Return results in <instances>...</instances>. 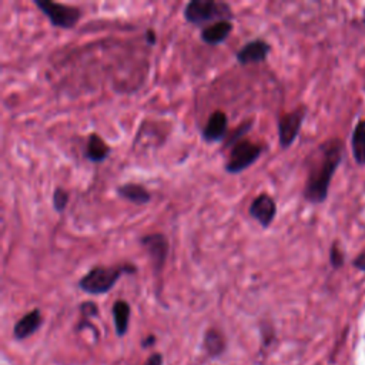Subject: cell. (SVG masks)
<instances>
[{"label":"cell","mask_w":365,"mask_h":365,"mask_svg":"<svg viewBox=\"0 0 365 365\" xmlns=\"http://www.w3.org/2000/svg\"><path fill=\"white\" fill-rule=\"evenodd\" d=\"M342 143L338 138L322 143L309 160L304 198L311 204H321L328 195L331 180L342 158Z\"/></svg>","instance_id":"1"},{"label":"cell","mask_w":365,"mask_h":365,"mask_svg":"<svg viewBox=\"0 0 365 365\" xmlns=\"http://www.w3.org/2000/svg\"><path fill=\"white\" fill-rule=\"evenodd\" d=\"M137 267L125 262L118 265H96L90 268L80 279L78 288L91 295H100L108 292L123 274H135Z\"/></svg>","instance_id":"2"},{"label":"cell","mask_w":365,"mask_h":365,"mask_svg":"<svg viewBox=\"0 0 365 365\" xmlns=\"http://www.w3.org/2000/svg\"><path fill=\"white\" fill-rule=\"evenodd\" d=\"M232 17L234 13L231 6L224 1L191 0L184 9V19L194 26H202L210 21L232 20Z\"/></svg>","instance_id":"3"},{"label":"cell","mask_w":365,"mask_h":365,"mask_svg":"<svg viewBox=\"0 0 365 365\" xmlns=\"http://www.w3.org/2000/svg\"><path fill=\"white\" fill-rule=\"evenodd\" d=\"M262 151H264V147L261 144L252 143L250 140H241L230 151V158L224 165L225 173L228 174L242 173L259 158Z\"/></svg>","instance_id":"4"},{"label":"cell","mask_w":365,"mask_h":365,"mask_svg":"<svg viewBox=\"0 0 365 365\" xmlns=\"http://www.w3.org/2000/svg\"><path fill=\"white\" fill-rule=\"evenodd\" d=\"M34 4L43 11L54 27L73 29L81 17V10L74 6L56 3L51 0H34Z\"/></svg>","instance_id":"5"},{"label":"cell","mask_w":365,"mask_h":365,"mask_svg":"<svg viewBox=\"0 0 365 365\" xmlns=\"http://www.w3.org/2000/svg\"><path fill=\"white\" fill-rule=\"evenodd\" d=\"M307 108L305 107H298L292 110L291 113L282 114L278 120V140L281 148H288L297 138L302 121L305 118Z\"/></svg>","instance_id":"6"},{"label":"cell","mask_w":365,"mask_h":365,"mask_svg":"<svg viewBox=\"0 0 365 365\" xmlns=\"http://www.w3.org/2000/svg\"><path fill=\"white\" fill-rule=\"evenodd\" d=\"M140 244L148 252V257L153 262L154 272H155V275H158L163 271V267H164V262L167 259L168 250H170V244H168L167 237L161 232L147 234V235L141 237Z\"/></svg>","instance_id":"7"},{"label":"cell","mask_w":365,"mask_h":365,"mask_svg":"<svg viewBox=\"0 0 365 365\" xmlns=\"http://www.w3.org/2000/svg\"><path fill=\"white\" fill-rule=\"evenodd\" d=\"M248 214L251 215V218H254L262 228H268L271 225V222L274 221L275 215H277V204L275 200L267 194V192H261L258 194L252 202L250 204L248 208Z\"/></svg>","instance_id":"8"},{"label":"cell","mask_w":365,"mask_h":365,"mask_svg":"<svg viewBox=\"0 0 365 365\" xmlns=\"http://www.w3.org/2000/svg\"><path fill=\"white\" fill-rule=\"evenodd\" d=\"M271 51V46L268 41L262 38H255L245 43L235 54V58L240 64H257L267 60V56Z\"/></svg>","instance_id":"9"},{"label":"cell","mask_w":365,"mask_h":365,"mask_svg":"<svg viewBox=\"0 0 365 365\" xmlns=\"http://www.w3.org/2000/svg\"><path fill=\"white\" fill-rule=\"evenodd\" d=\"M228 117L222 110H215L208 117L207 125L201 131V137L205 143H217L228 135Z\"/></svg>","instance_id":"10"},{"label":"cell","mask_w":365,"mask_h":365,"mask_svg":"<svg viewBox=\"0 0 365 365\" xmlns=\"http://www.w3.org/2000/svg\"><path fill=\"white\" fill-rule=\"evenodd\" d=\"M232 29H234V26H232L231 20L215 21L212 24L205 26L201 30V40L205 44L217 46V44H220V43H222V41H225L228 38V36L231 34Z\"/></svg>","instance_id":"11"},{"label":"cell","mask_w":365,"mask_h":365,"mask_svg":"<svg viewBox=\"0 0 365 365\" xmlns=\"http://www.w3.org/2000/svg\"><path fill=\"white\" fill-rule=\"evenodd\" d=\"M41 322H43L41 312H40V309L36 308V309L30 311L29 314H26L24 317H21L16 322L13 334L17 339H24V338L30 336L31 334H34L40 328Z\"/></svg>","instance_id":"12"},{"label":"cell","mask_w":365,"mask_h":365,"mask_svg":"<svg viewBox=\"0 0 365 365\" xmlns=\"http://www.w3.org/2000/svg\"><path fill=\"white\" fill-rule=\"evenodd\" d=\"M111 154V147L97 134L91 133L87 138L86 145V158L91 163H103Z\"/></svg>","instance_id":"13"},{"label":"cell","mask_w":365,"mask_h":365,"mask_svg":"<svg viewBox=\"0 0 365 365\" xmlns=\"http://www.w3.org/2000/svg\"><path fill=\"white\" fill-rule=\"evenodd\" d=\"M118 197L135 204V205H144L151 200L150 192L140 184L135 182H125L123 185H118L115 188Z\"/></svg>","instance_id":"14"},{"label":"cell","mask_w":365,"mask_h":365,"mask_svg":"<svg viewBox=\"0 0 365 365\" xmlns=\"http://www.w3.org/2000/svg\"><path fill=\"white\" fill-rule=\"evenodd\" d=\"M130 305L128 302L123 299H117L113 305V319H114V328L118 336H123L127 329H128V322H130Z\"/></svg>","instance_id":"15"},{"label":"cell","mask_w":365,"mask_h":365,"mask_svg":"<svg viewBox=\"0 0 365 365\" xmlns=\"http://www.w3.org/2000/svg\"><path fill=\"white\" fill-rule=\"evenodd\" d=\"M351 147L354 158L358 164H365V120L359 121L355 125V130L352 133L351 138Z\"/></svg>","instance_id":"16"},{"label":"cell","mask_w":365,"mask_h":365,"mask_svg":"<svg viewBox=\"0 0 365 365\" xmlns=\"http://www.w3.org/2000/svg\"><path fill=\"white\" fill-rule=\"evenodd\" d=\"M204 346L210 355H220L225 349V339L217 329H208L204 335Z\"/></svg>","instance_id":"17"},{"label":"cell","mask_w":365,"mask_h":365,"mask_svg":"<svg viewBox=\"0 0 365 365\" xmlns=\"http://www.w3.org/2000/svg\"><path fill=\"white\" fill-rule=\"evenodd\" d=\"M70 200V194L63 187H57L53 191V208L57 212H63L67 207V202Z\"/></svg>","instance_id":"18"},{"label":"cell","mask_w":365,"mask_h":365,"mask_svg":"<svg viewBox=\"0 0 365 365\" xmlns=\"http://www.w3.org/2000/svg\"><path fill=\"white\" fill-rule=\"evenodd\" d=\"M251 128H252V120L251 121H245L244 124L237 127L230 135H227L228 138H227V143H225V148H228V147L232 148L237 143L241 141V137L245 135Z\"/></svg>","instance_id":"19"},{"label":"cell","mask_w":365,"mask_h":365,"mask_svg":"<svg viewBox=\"0 0 365 365\" xmlns=\"http://www.w3.org/2000/svg\"><path fill=\"white\" fill-rule=\"evenodd\" d=\"M329 261H331V265H332L334 268H339V267L344 264V254H342V251L338 248L336 242L331 247Z\"/></svg>","instance_id":"20"},{"label":"cell","mask_w":365,"mask_h":365,"mask_svg":"<svg viewBox=\"0 0 365 365\" xmlns=\"http://www.w3.org/2000/svg\"><path fill=\"white\" fill-rule=\"evenodd\" d=\"M80 311L83 315H87V317H96L98 314V309H97V305L91 301H86L80 305Z\"/></svg>","instance_id":"21"},{"label":"cell","mask_w":365,"mask_h":365,"mask_svg":"<svg viewBox=\"0 0 365 365\" xmlns=\"http://www.w3.org/2000/svg\"><path fill=\"white\" fill-rule=\"evenodd\" d=\"M144 365H163L161 354H153L151 356H148V359L145 361Z\"/></svg>","instance_id":"22"},{"label":"cell","mask_w":365,"mask_h":365,"mask_svg":"<svg viewBox=\"0 0 365 365\" xmlns=\"http://www.w3.org/2000/svg\"><path fill=\"white\" fill-rule=\"evenodd\" d=\"M145 41L150 44V46H154L157 43V36H155V31L153 29H147L145 30Z\"/></svg>","instance_id":"23"},{"label":"cell","mask_w":365,"mask_h":365,"mask_svg":"<svg viewBox=\"0 0 365 365\" xmlns=\"http://www.w3.org/2000/svg\"><path fill=\"white\" fill-rule=\"evenodd\" d=\"M354 267H356V268H359V269L365 271V252H362L359 257H356V258H355V261H354Z\"/></svg>","instance_id":"24"},{"label":"cell","mask_w":365,"mask_h":365,"mask_svg":"<svg viewBox=\"0 0 365 365\" xmlns=\"http://www.w3.org/2000/svg\"><path fill=\"white\" fill-rule=\"evenodd\" d=\"M154 341H155V339H154V336H153V335H150V338H147V339L143 342V346H147V344H148V345H151V344H154Z\"/></svg>","instance_id":"25"}]
</instances>
